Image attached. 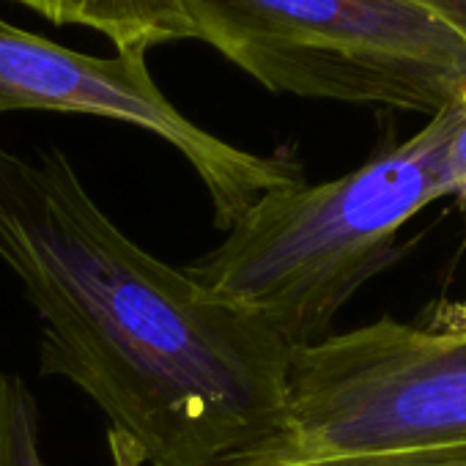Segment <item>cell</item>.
<instances>
[{
    "label": "cell",
    "mask_w": 466,
    "mask_h": 466,
    "mask_svg": "<svg viewBox=\"0 0 466 466\" xmlns=\"http://www.w3.org/2000/svg\"><path fill=\"white\" fill-rule=\"evenodd\" d=\"M0 466H47L34 395L15 373H0Z\"/></svg>",
    "instance_id": "cell-7"
},
{
    "label": "cell",
    "mask_w": 466,
    "mask_h": 466,
    "mask_svg": "<svg viewBox=\"0 0 466 466\" xmlns=\"http://www.w3.org/2000/svg\"><path fill=\"white\" fill-rule=\"evenodd\" d=\"M53 25H83L116 47L140 53L192 39V28L178 0H15Z\"/></svg>",
    "instance_id": "cell-6"
},
{
    "label": "cell",
    "mask_w": 466,
    "mask_h": 466,
    "mask_svg": "<svg viewBox=\"0 0 466 466\" xmlns=\"http://www.w3.org/2000/svg\"><path fill=\"white\" fill-rule=\"evenodd\" d=\"M444 28H450L466 45V0H406Z\"/></svg>",
    "instance_id": "cell-10"
},
{
    "label": "cell",
    "mask_w": 466,
    "mask_h": 466,
    "mask_svg": "<svg viewBox=\"0 0 466 466\" xmlns=\"http://www.w3.org/2000/svg\"><path fill=\"white\" fill-rule=\"evenodd\" d=\"M466 441V305L381 316L294 349L278 436L253 458L324 461Z\"/></svg>",
    "instance_id": "cell-4"
},
{
    "label": "cell",
    "mask_w": 466,
    "mask_h": 466,
    "mask_svg": "<svg viewBox=\"0 0 466 466\" xmlns=\"http://www.w3.org/2000/svg\"><path fill=\"white\" fill-rule=\"evenodd\" d=\"M228 466H466V441L431 444L414 450L376 452V455H351V458H324V461H264L242 458Z\"/></svg>",
    "instance_id": "cell-8"
},
{
    "label": "cell",
    "mask_w": 466,
    "mask_h": 466,
    "mask_svg": "<svg viewBox=\"0 0 466 466\" xmlns=\"http://www.w3.org/2000/svg\"><path fill=\"white\" fill-rule=\"evenodd\" d=\"M192 39L258 86L433 118L466 105V45L406 0H178Z\"/></svg>",
    "instance_id": "cell-3"
},
{
    "label": "cell",
    "mask_w": 466,
    "mask_h": 466,
    "mask_svg": "<svg viewBox=\"0 0 466 466\" xmlns=\"http://www.w3.org/2000/svg\"><path fill=\"white\" fill-rule=\"evenodd\" d=\"M461 107L338 178L264 192L187 275L291 351L327 338L343 305L398 258L400 228L452 195L447 148Z\"/></svg>",
    "instance_id": "cell-2"
},
{
    "label": "cell",
    "mask_w": 466,
    "mask_h": 466,
    "mask_svg": "<svg viewBox=\"0 0 466 466\" xmlns=\"http://www.w3.org/2000/svg\"><path fill=\"white\" fill-rule=\"evenodd\" d=\"M447 159H450V181H452V198L463 206L466 211V105L461 107L458 124L452 129L450 137V148H447ZM466 305V302H463Z\"/></svg>",
    "instance_id": "cell-9"
},
{
    "label": "cell",
    "mask_w": 466,
    "mask_h": 466,
    "mask_svg": "<svg viewBox=\"0 0 466 466\" xmlns=\"http://www.w3.org/2000/svg\"><path fill=\"white\" fill-rule=\"evenodd\" d=\"M0 261L42 321V373L99 406L113 466H228L278 436L291 349L132 242L58 148L0 146Z\"/></svg>",
    "instance_id": "cell-1"
},
{
    "label": "cell",
    "mask_w": 466,
    "mask_h": 466,
    "mask_svg": "<svg viewBox=\"0 0 466 466\" xmlns=\"http://www.w3.org/2000/svg\"><path fill=\"white\" fill-rule=\"evenodd\" d=\"M17 110L99 116L162 137L198 173L222 230L264 192L305 181L291 151L253 154L192 124L159 91L146 56H86L0 17V116Z\"/></svg>",
    "instance_id": "cell-5"
}]
</instances>
